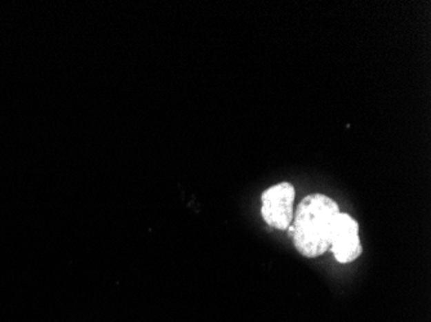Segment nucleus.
Segmentation results:
<instances>
[{
	"instance_id": "1",
	"label": "nucleus",
	"mask_w": 431,
	"mask_h": 322,
	"mask_svg": "<svg viewBox=\"0 0 431 322\" xmlns=\"http://www.w3.org/2000/svg\"><path fill=\"white\" fill-rule=\"evenodd\" d=\"M340 213L339 204L327 195L311 193L303 197L287 230L296 250L311 259L328 252L334 223Z\"/></svg>"
},
{
	"instance_id": "3",
	"label": "nucleus",
	"mask_w": 431,
	"mask_h": 322,
	"mask_svg": "<svg viewBox=\"0 0 431 322\" xmlns=\"http://www.w3.org/2000/svg\"><path fill=\"white\" fill-rule=\"evenodd\" d=\"M332 254L334 259L341 264L354 262L363 253L361 237H359V223L348 213H340L331 239Z\"/></svg>"
},
{
	"instance_id": "2",
	"label": "nucleus",
	"mask_w": 431,
	"mask_h": 322,
	"mask_svg": "<svg viewBox=\"0 0 431 322\" xmlns=\"http://www.w3.org/2000/svg\"><path fill=\"white\" fill-rule=\"evenodd\" d=\"M294 199L296 190L291 182H281L266 189L261 195L262 219L271 228L287 231L294 217Z\"/></svg>"
}]
</instances>
